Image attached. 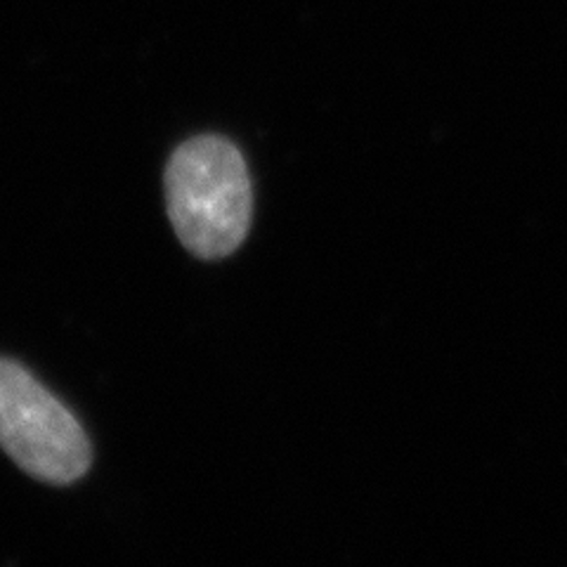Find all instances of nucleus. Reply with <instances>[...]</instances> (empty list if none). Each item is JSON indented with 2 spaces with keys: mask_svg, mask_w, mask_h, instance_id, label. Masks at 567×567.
<instances>
[{
  "mask_svg": "<svg viewBox=\"0 0 567 567\" xmlns=\"http://www.w3.org/2000/svg\"><path fill=\"white\" fill-rule=\"evenodd\" d=\"M166 206L177 239L192 256H233L254 216L251 177L241 152L218 135L187 140L166 168Z\"/></svg>",
  "mask_w": 567,
  "mask_h": 567,
  "instance_id": "f257e3e1",
  "label": "nucleus"
},
{
  "mask_svg": "<svg viewBox=\"0 0 567 567\" xmlns=\"http://www.w3.org/2000/svg\"><path fill=\"white\" fill-rule=\"evenodd\" d=\"M0 450L35 481L74 485L91 471L83 425L24 367L0 360Z\"/></svg>",
  "mask_w": 567,
  "mask_h": 567,
  "instance_id": "f03ea898",
  "label": "nucleus"
}]
</instances>
